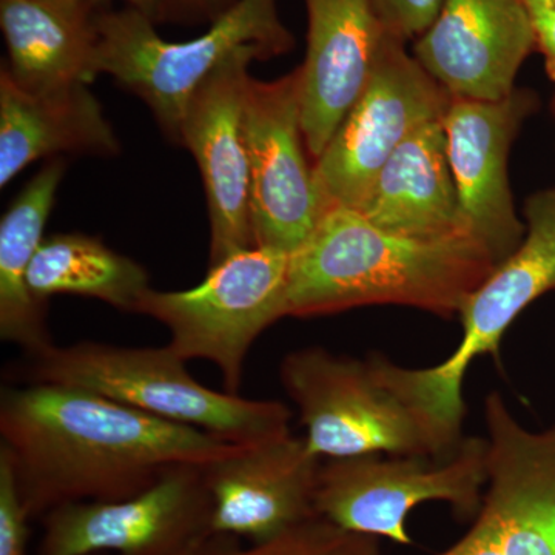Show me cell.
Instances as JSON below:
<instances>
[{"label": "cell", "mask_w": 555, "mask_h": 555, "mask_svg": "<svg viewBox=\"0 0 555 555\" xmlns=\"http://www.w3.org/2000/svg\"><path fill=\"white\" fill-rule=\"evenodd\" d=\"M0 437L31 518L129 499L171 467L207 466L241 447L62 385L3 387Z\"/></svg>", "instance_id": "obj_1"}, {"label": "cell", "mask_w": 555, "mask_h": 555, "mask_svg": "<svg viewBox=\"0 0 555 555\" xmlns=\"http://www.w3.org/2000/svg\"><path fill=\"white\" fill-rule=\"evenodd\" d=\"M496 268L474 243H427L377 228L356 208L335 207L288 262V317L363 306H406L460 315Z\"/></svg>", "instance_id": "obj_2"}, {"label": "cell", "mask_w": 555, "mask_h": 555, "mask_svg": "<svg viewBox=\"0 0 555 555\" xmlns=\"http://www.w3.org/2000/svg\"><path fill=\"white\" fill-rule=\"evenodd\" d=\"M21 385H62L89 390L166 422L195 427L250 447L291 433V409L201 385L169 345L124 347L80 341L25 356Z\"/></svg>", "instance_id": "obj_3"}, {"label": "cell", "mask_w": 555, "mask_h": 555, "mask_svg": "<svg viewBox=\"0 0 555 555\" xmlns=\"http://www.w3.org/2000/svg\"><path fill=\"white\" fill-rule=\"evenodd\" d=\"M98 69L137 94L167 138L181 145L182 120L192 98L225 62L244 51L264 61L294 49L276 0H238L199 38L169 42L155 22L130 9L98 14Z\"/></svg>", "instance_id": "obj_4"}, {"label": "cell", "mask_w": 555, "mask_h": 555, "mask_svg": "<svg viewBox=\"0 0 555 555\" xmlns=\"http://www.w3.org/2000/svg\"><path fill=\"white\" fill-rule=\"evenodd\" d=\"M281 385L299 412L306 443L321 460L367 454L444 455L460 443L387 378L383 357L337 356L323 347L288 353Z\"/></svg>", "instance_id": "obj_5"}, {"label": "cell", "mask_w": 555, "mask_h": 555, "mask_svg": "<svg viewBox=\"0 0 555 555\" xmlns=\"http://www.w3.org/2000/svg\"><path fill=\"white\" fill-rule=\"evenodd\" d=\"M526 235L517 250L496 266L460 310L463 337L452 356L426 369L398 366L386 372L401 396L425 411L452 441H462L466 406L463 382L476 358H499L507 327L532 301L555 288V188L529 196Z\"/></svg>", "instance_id": "obj_6"}, {"label": "cell", "mask_w": 555, "mask_h": 555, "mask_svg": "<svg viewBox=\"0 0 555 555\" xmlns=\"http://www.w3.org/2000/svg\"><path fill=\"white\" fill-rule=\"evenodd\" d=\"M486 438L465 437L444 455L367 454L331 459L318 474L315 509L347 531L412 545L409 513L444 502L459 517H477L483 505Z\"/></svg>", "instance_id": "obj_7"}, {"label": "cell", "mask_w": 555, "mask_h": 555, "mask_svg": "<svg viewBox=\"0 0 555 555\" xmlns=\"http://www.w3.org/2000/svg\"><path fill=\"white\" fill-rule=\"evenodd\" d=\"M286 251L250 247L214 268L189 291L152 287L137 313L169 328V347L179 358L210 361L221 372L225 392L240 396L244 363L259 335L288 317Z\"/></svg>", "instance_id": "obj_8"}, {"label": "cell", "mask_w": 555, "mask_h": 555, "mask_svg": "<svg viewBox=\"0 0 555 555\" xmlns=\"http://www.w3.org/2000/svg\"><path fill=\"white\" fill-rule=\"evenodd\" d=\"M451 101L406 43L387 35L366 89L313 163L324 214L363 206L390 156L416 130L443 120Z\"/></svg>", "instance_id": "obj_9"}, {"label": "cell", "mask_w": 555, "mask_h": 555, "mask_svg": "<svg viewBox=\"0 0 555 555\" xmlns=\"http://www.w3.org/2000/svg\"><path fill=\"white\" fill-rule=\"evenodd\" d=\"M255 247L294 254L324 215L302 130L301 73L250 78L244 101Z\"/></svg>", "instance_id": "obj_10"}, {"label": "cell", "mask_w": 555, "mask_h": 555, "mask_svg": "<svg viewBox=\"0 0 555 555\" xmlns=\"http://www.w3.org/2000/svg\"><path fill=\"white\" fill-rule=\"evenodd\" d=\"M210 516L204 466L179 465L129 499L54 507L38 555H178L211 534Z\"/></svg>", "instance_id": "obj_11"}, {"label": "cell", "mask_w": 555, "mask_h": 555, "mask_svg": "<svg viewBox=\"0 0 555 555\" xmlns=\"http://www.w3.org/2000/svg\"><path fill=\"white\" fill-rule=\"evenodd\" d=\"M537 100L516 90L500 101L452 98L443 126L449 166L470 238L502 264L520 246L526 225L517 217L507 177L511 145Z\"/></svg>", "instance_id": "obj_12"}, {"label": "cell", "mask_w": 555, "mask_h": 555, "mask_svg": "<svg viewBox=\"0 0 555 555\" xmlns=\"http://www.w3.org/2000/svg\"><path fill=\"white\" fill-rule=\"evenodd\" d=\"M257 51L236 54L201 86L182 120L181 147L198 163L210 218V268L255 247L244 101Z\"/></svg>", "instance_id": "obj_13"}, {"label": "cell", "mask_w": 555, "mask_h": 555, "mask_svg": "<svg viewBox=\"0 0 555 555\" xmlns=\"http://www.w3.org/2000/svg\"><path fill=\"white\" fill-rule=\"evenodd\" d=\"M323 460L305 438H270L204 466L214 535L268 542L317 517L318 474Z\"/></svg>", "instance_id": "obj_14"}, {"label": "cell", "mask_w": 555, "mask_h": 555, "mask_svg": "<svg viewBox=\"0 0 555 555\" xmlns=\"http://www.w3.org/2000/svg\"><path fill=\"white\" fill-rule=\"evenodd\" d=\"M534 49L524 0H443L412 54L452 98L500 101Z\"/></svg>", "instance_id": "obj_15"}, {"label": "cell", "mask_w": 555, "mask_h": 555, "mask_svg": "<svg viewBox=\"0 0 555 555\" xmlns=\"http://www.w3.org/2000/svg\"><path fill=\"white\" fill-rule=\"evenodd\" d=\"M483 517L507 555H555V427L532 433L496 392L485 400Z\"/></svg>", "instance_id": "obj_16"}, {"label": "cell", "mask_w": 555, "mask_h": 555, "mask_svg": "<svg viewBox=\"0 0 555 555\" xmlns=\"http://www.w3.org/2000/svg\"><path fill=\"white\" fill-rule=\"evenodd\" d=\"M301 115L313 163L366 89L387 31L374 0H306Z\"/></svg>", "instance_id": "obj_17"}, {"label": "cell", "mask_w": 555, "mask_h": 555, "mask_svg": "<svg viewBox=\"0 0 555 555\" xmlns=\"http://www.w3.org/2000/svg\"><path fill=\"white\" fill-rule=\"evenodd\" d=\"M358 210L377 228L406 238L477 244L463 221L443 120L427 124L398 147Z\"/></svg>", "instance_id": "obj_18"}, {"label": "cell", "mask_w": 555, "mask_h": 555, "mask_svg": "<svg viewBox=\"0 0 555 555\" xmlns=\"http://www.w3.org/2000/svg\"><path fill=\"white\" fill-rule=\"evenodd\" d=\"M120 149L89 83L28 90L0 72V188L35 160L73 155L115 156Z\"/></svg>", "instance_id": "obj_19"}, {"label": "cell", "mask_w": 555, "mask_h": 555, "mask_svg": "<svg viewBox=\"0 0 555 555\" xmlns=\"http://www.w3.org/2000/svg\"><path fill=\"white\" fill-rule=\"evenodd\" d=\"M90 0H0V27L14 82L28 90L91 83L98 69V14Z\"/></svg>", "instance_id": "obj_20"}, {"label": "cell", "mask_w": 555, "mask_h": 555, "mask_svg": "<svg viewBox=\"0 0 555 555\" xmlns=\"http://www.w3.org/2000/svg\"><path fill=\"white\" fill-rule=\"evenodd\" d=\"M65 160L54 158L33 177L0 221V337L36 356L53 346L47 302L28 286V270L64 177Z\"/></svg>", "instance_id": "obj_21"}, {"label": "cell", "mask_w": 555, "mask_h": 555, "mask_svg": "<svg viewBox=\"0 0 555 555\" xmlns=\"http://www.w3.org/2000/svg\"><path fill=\"white\" fill-rule=\"evenodd\" d=\"M28 286L42 302L54 295H78L134 313L150 288L139 262L82 233L46 236L28 270Z\"/></svg>", "instance_id": "obj_22"}, {"label": "cell", "mask_w": 555, "mask_h": 555, "mask_svg": "<svg viewBox=\"0 0 555 555\" xmlns=\"http://www.w3.org/2000/svg\"><path fill=\"white\" fill-rule=\"evenodd\" d=\"M203 555H382V547L377 537L347 531L317 516L248 547L236 545L233 537L211 535Z\"/></svg>", "instance_id": "obj_23"}, {"label": "cell", "mask_w": 555, "mask_h": 555, "mask_svg": "<svg viewBox=\"0 0 555 555\" xmlns=\"http://www.w3.org/2000/svg\"><path fill=\"white\" fill-rule=\"evenodd\" d=\"M30 520L10 456L0 448V555H30Z\"/></svg>", "instance_id": "obj_24"}, {"label": "cell", "mask_w": 555, "mask_h": 555, "mask_svg": "<svg viewBox=\"0 0 555 555\" xmlns=\"http://www.w3.org/2000/svg\"><path fill=\"white\" fill-rule=\"evenodd\" d=\"M387 35L414 42L436 20L443 0H374Z\"/></svg>", "instance_id": "obj_25"}, {"label": "cell", "mask_w": 555, "mask_h": 555, "mask_svg": "<svg viewBox=\"0 0 555 555\" xmlns=\"http://www.w3.org/2000/svg\"><path fill=\"white\" fill-rule=\"evenodd\" d=\"M532 27L537 49L545 57L547 76L555 82V0H524Z\"/></svg>", "instance_id": "obj_26"}, {"label": "cell", "mask_w": 555, "mask_h": 555, "mask_svg": "<svg viewBox=\"0 0 555 555\" xmlns=\"http://www.w3.org/2000/svg\"><path fill=\"white\" fill-rule=\"evenodd\" d=\"M238 0H166L159 22L198 24L214 22Z\"/></svg>", "instance_id": "obj_27"}, {"label": "cell", "mask_w": 555, "mask_h": 555, "mask_svg": "<svg viewBox=\"0 0 555 555\" xmlns=\"http://www.w3.org/2000/svg\"><path fill=\"white\" fill-rule=\"evenodd\" d=\"M90 2L102 9L108 0H90ZM126 2L129 3L130 9L139 11V13L147 16L155 24H159L160 13H163L166 0H126Z\"/></svg>", "instance_id": "obj_28"}, {"label": "cell", "mask_w": 555, "mask_h": 555, "mask_svg": "<svg viewBox=\"0 0 555 555\" xmlns=\"http://www.w3.org/2000/svg\"><path fill=\"white\" fill-rule=\"evenodd\" d=\"M214 534H208L201 537L199 540H196L195 543H192L188 547V550L182 551L181 554L178 555H203L204 551H206L208 540H210V537ZM98 555H104V554H98Z\"/></svg>", "instance_id": "obj_29"}, {"label": "cell", "mask_w": 555, "mask_h": 555, "mask_svg": "<svg viewBox=\"0 0 555 555\" xmlns=\"http://www.w3.org/2000/svg\"><path fill=\"white\" fill-rule=\"evenodd\" d=\"M554 112H555V101H554Z\"/></svg>", "instance_id": "obj_30"}]
</instances>
